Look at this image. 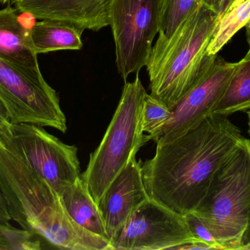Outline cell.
Wrapping results in <instances>:
<instances>
[{"label":"cell","mask_w":250,"mask_h":250,"mask_svg":"<svg viewBox=\"0 0 250 250\" xmlns=\"http://www.w3.org/2000/svg\"><path fill=\"white\" fill-rule=\"evenodd\" d=\"M228 116L211 114L195 129L167 143L141 162L150 198L186 215L205 196L216 170L244 140Z\"/></svg>","instance_id":"cell-1"},{"label":"cell","mask_w":250,"mask_h":250,"mask_svg":"<svg viewBox=\"0 0 250 250\" xmlns=\"http://www.w3.org/2000/svg\"><path fill=\"white\" fill-rule=\"evenodd\" d=\"M0 193L11 220L56 248L114 250L109 241L77 224L49 183L1 142Z\"/></svg>","instance_id":"cell-2"},{"label":"cell","mask_w":250,"mask_h":250,"mask_svg":"<svg viewBox=\"0 0 250 250\" xmlns=\"http://www.w3.org/2000/svg\"><path fill=\"white\" fill-rule=\"evenodd\" d=\"M219 16L202 4L169 39L152 47L146 65L150 95L171 111L217 57L207 49Z\"/></svg>","instance_id":"cell-3"},{"label":"cell","mask_w":250,"mask_h":250,"mask_svg":"<svg viewBox=\"0 0 250 250\" xmlns=\"http://www.w3.org/2000/svg\"><path fill=\"white\" fill-rule=\"evenodd\" d=\"M222 250L250 244V141L244 139L216 170L193 211Z\"/></svg>","instance_id":"cell-4"},{"label":"cell","mask_w":250,"mask_h":250,"mask_svg":"<svg viewBox=\"0 0 250 250\" xmlns=\"http://www.w3.org/2000/svg\"><path fill=\"white\" fill-rule=\"evenodd\" d=\"M146 93L138 75L133 82L125 84L105 135L81 176L98 204L113 181L147 142L142 124Z\"/></svg>","instance_id":"cell-5"},{"label":"cell","mask_w":250,"mask_h":250,"mask_svg":"<svg viewBox=\"0 0 250 250\" xmlns=\"http://www.w3.org/2000/svg\"><path fill=\"white\" fill-rule=\"evenodd\" d=\"M0 142L38 173L59 194L81 177L78 148L50 135L42 126L11 123Z\"/></svg>","instance_id":"cell-6"},{"label":"cell","mask_w":250,"mask_h":250,"mask_svg":"<svg viewBox=\"0 0 250 250\" xmlns=\"http://www.w3.org/2000/svg\"><path fill=\"white\" fill-rule=\"evenodd\" d=\"M163 0H111L109 25L117 70L124 80L146 66L159 33Z\"/></svg>","instance_id":"cell-7"},{"label":"cell","mask_w":250,"mask_h":250,"mask_svg":"<svg viewBox=\"0 0 250 250\" xmlns=\"http://www.w3.org/2000/svg\"><path fill=\"white\" fill-rule=\"evenodd\" d=\"M0 99L12 123H32L65 133L67 119L57 92L42 78H35L0 58Z\"/></svg>","instance_id":"cell-8"},{"label":"cell","mask_w":250,"mask_h":250,"mask_svg":"<svg viewBox=\"0 0 250 250\" xmlns=\"http://www.w3.org/2000/svg\"><path fill=\"white\" fill-rule=\"evenodd\" d=\"M193 239L185 215L149 198L131 214L111 246L114 250H173Z\"/></svg>","instance_id":"cell-9"},{"label":"cell","mask_w":250,"mask_h":250,"mask_svg":"<svg viewBox=\"0 0 250 250\" xmlns=\"http://www.w3.org/2000/svg\"><path fill=\"white\" fill-rule=\"evenodd\" d=\"M236 63L216 57L199 80L172 110L167 121L152 135H146V142L157 145L167 143L195 129L213 110L223 95Z\"/></svg>","instance_id":"cell-10"},{"label":"cell","mask_w":250,"mask_h":250,"mask_svg":"<svg viewBox=\"0 0 250 250\" xmlns=\"http://www.w3.org/2000/svg\"><path fill=\"white\" fill-rule=\"evenodd\" d=\"M149 198L141 161L135 157L113 181L98 204L111 245L131 214Z\"/></svg>","instance_id":"cell-11"},{"label":"cell","mask_w":250,"mask_h":250,"mask_svg":"<svg viewBox=\"0 0 250 250\" xmlns=\"http://www.w3.org/2000/svg\"><path fill=\"white\" fill-rule=\"evenodd\" d=\"M21 13L41 20L65 22L82 31L109 25L111 0H10Z\"/></svg>","instance_id":"cell-12"},{"label":"cell","mask_w":250,"mask_h":250,"mask_svg":"<svg viewBox=\"0 0 250 250\" xmlns=\"http://www.w3.org/2000/svg\"><path fill=\"white\" fill-rule=\"evenodd\" d=\"M13 6L0 10V58L35 78L43 77L32 39V26L25 24Z\"/></svg>","instance_id":"cell-13"},{"label":"cell","mask_w":250,"mask_h":250,"mask_svg":"<svg viewBox=\"0 0 250 250\" xmlns=\"http://www.w3.org/2000/svg\"><path fill=\"white\" fill-rule=\"evenodd\" d=\"M60 196L69 215L77 224L88 231L108 240L98 204L82 177L64 189Z\"/></svg>","instance_id":"cell-14"},{"label":"cell","mask_w":250,"mask_h":250,"mask_svg":"<svg viewBox=\"0 0 250 250\" xmlns=\"http://www.w3.org/2000/svg\"><path fill=\"white\" fill-rule=\"evenodd\" d=\"M32 39L38 54L59 50H79L83 31L65 22L41 20L32 26Z\"/></svg>","instance_id":"cell-15"},{"label":"cell","mask_w":250,"mask_h":250,"mask_svg":"<svg viewBox=\"0 0 250 250\" xmlns=\"http://www.w3.org/2000/svg\"><path fill=\"white\" fill-rule=\"evenodd\" d=\"M250 109V52L240 61L220 97L212 114L228 116Z\"/></svg>","instance_id":"cell-16"},{"label":"cell","mask_w":250,"mask_h":250,"mask_svg":"<svg viewBox=\"0 0 250 250\" xmlns=\"http://www.w3.org/2000/svg\"><path fill=\"white\" fill-rule=\"evenodd\" d=\"M250 22V0L231 4L219 16L207 49L208 54L217 55L224 45Z\"/></svg>","instance_id":"cell-17"},{"label":"cell","mask_w":250,"mask_h":250,"mask_svg":"<svg viewBox=\"0 0 250 250\" xmlns=\"http://www.w3.org/2000/svg\"><path fill=\"white\" fill-rule=\"evenodd\" d=\"M202 4L203 0H163L157 41L169 39L181 23Z\"/></svg>","instance_id":"cell-18"},{"label":"cell","mask_w":250,"mask_h":250,"mask_svg":"<svg viewBox=\"0 0 250 250\" xmlns=\"http://www.w3.org/2000/svg\"><path fill=\"white\" fill-rule=\"evenodd\" d=\"M38 236L24 229L16 228L10 223L0 224V250H41Z\"/></svg>","instance_id":"cell-19"},{"label":"cell","mask_w":250,"mask_h":250,"mask_svg":"<svg viewBox=\"0 0 250 250\" xmlns=\"http://www.w3.org/2000/svg\"><path fill=\"white\" fill-rule=\"evenodd\" d=\"M172 111L150 94H146L143 109V130L152 135L159 130L171 115Z\"/></svg>","instance_id":"cell-20"},{"label":"cell","mask_w":250,"mask_h":250,"mask_svg":"<svg viewBox=\"0 0 250 250\" xmlns=\"http://www.w3.org/2000/svg\"><path fill=\"white\" fill-rule=\"evenodd\" d=\"M185 216L189 230L194 238L213 245L216 250H222L221 247L217 244L209 230L207 229L205 225L202 223L196 214L192 212Z\"/></svg>","instance_id":"cell-21"},{"label":"cell","mask_w":250,"mask_h":250,"mask_svg":"<svg viewBox=\"0 0 250 250\" xmlns=\"http://www.w3.org/2000/svg\"><path fill=\"white\" fill-rule=\"evenodd\" d=\"M176 250H216L213 245H209L204 241L193 239L188 241L185 243L181 244L179 246L173 248Z\"/></svg>","instance_id":"cell-22"},{"label":"cell","mask_w":250,"mask_h":250,"mask_svg":"<svg viewBox=\"0 0 250 250\" xmlns=\"http://www.w3.org/2000/svg\"><path fill=\"white\" fill-rule=\"evenodd\" d=\"M11 123L9 117L8 110L2 101L0 99V135L5 132L10 127Z\"/></svg>","instance_id":"cell-23"},{"label":"cell","mask_w":250,"mask_h":250,"mask_svg":"<svg viewBox=\"0 0 250 250\" xmlns=\"http://www.w3.org/2000/svg\"><path fill=\"white\" fill-rule=\"evenodd\" d=\"M226 2L227 0H203V4L218 16L223 13Z\"/></svg>","instance_id":"cell-24"},{"label":"cell","mask_w":250,"mask_h":250,"mask_svg":"<svg viewBox=\"0 0 250 250\" xmlns=\"http://www.w3.org/2000/svg\"><path fill=\"white\" fill-rule=\"evenodd\" d=\"M10 220H11V217L7 211L4 200L0 193V224H8Z\"/></svg>","instance_id":"cell-25"},{"label":"cell","mask_w":250,"mask_h":250,"mask_svg":"<svg viewBox=\"0 0 250 250\" xmlns=\"http://www.w3.org/2000/svg\"><path fill=\"white\" fill-rule=\"evenodd\" d=\"M243 1V0H227V2H226V6H225L224 10H223V13H224L229 7H230L231 4H234V3L239 2V1Z\"/></svg>","instance_id":"cell-26"},{"label":"cell","mask_w":250,"mask_h":250,"mask_svg":"<svg viewBox=\"0 0 250 250\" xmlns=\"http://www.w3.org/2000/svg\"><path fill=\"white\" fill-rule=\"evenodd\" d=\"M246 29L247 35H248V44H249L250 45L249 51L250 52V22L248 23V24H247Z\"/></svg>","instance_id":"cell-27"},{"label":"cell","mask_w":250,"mask_h":250,"mask_svg":"<svg viewBox=\"0 0 250 250\" xmlns=\"http://www.w3.org/2000/svg\"><path fill=\"white\" fill-rule=\"evenodd\" d=\"M248 118H249V121H248V124H249V135L250 136V109L249 111L248 112Z\"/></svg>","instance_id":"cell-28"},{"label":"cell","mask_w":250,"mask_h":250,"mask_svg":"<svg viewBox=\"0 0 250 250\" xmlns=\"http://www.w3.org/2000/svg\"><path fill=\"white\" fill-rule=\"evenodd\" d=\"M10 1V0H0V2H1V4H4Z\"/></svg>","instance_id":"cell-29"}]
</instances>
